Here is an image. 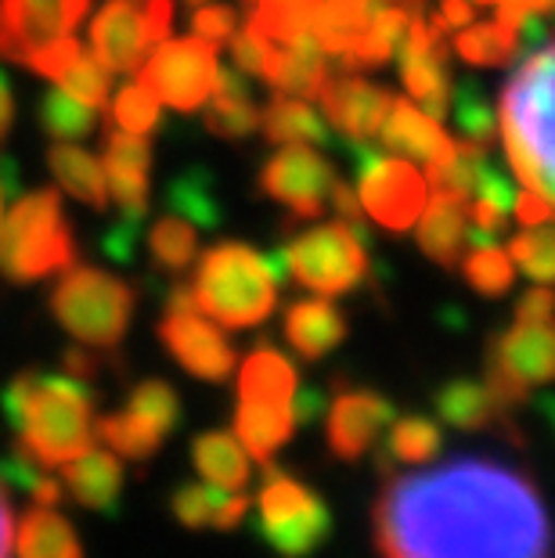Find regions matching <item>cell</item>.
Segmentation results:
<instances>
[{
	"instance_id": "obj_1",
	"label": "cell",
	"mask_w": 555,
	"mask_h": 558,
	"mask_svg": "<svg viewBox=\"0 0 555 558\" xmlns=\"http://www.w3.org/2000/svg\"><path fill=\"white\" fill-rule=\"evenodd\" d=\"M372 526L383 558H552V519L538 483L480 454L389 476Z\"/></svg>"
},
{
	"instance_id": "obj_2",
	"label": "cell",
	"mask_w": 555,
	"mask_h": 558,
	"mask_svg": "<svg viewBox=\"0 0 555 558\" xmlns=\"http://www.w3.org/2000/svg\"><path fill=\"white\" fill-rule=\"evenodd\" d=\"M4 414L19 450L44 469H62L94 444V393L76 375L22 372L4 389Z\"/></svg>"
},
{
	"instance_id": "obj_3",
	"label": "cell",
	"mask_w": 555,
	"mask_h": 558,
	"mask_svg": "<svg viewBox=\"0 0 555 558\" xmlns=\"http://www.w3.org/2000/svg\"><path fill=\"white\" fill-rule=\"evenodd\" d=\"M502 141L512 173L555 213V40L538 44L502 90Z\"/></svg>"
},
{
	"instance_id": "obj_4",
	"label": "cell",
	"mask_w": 555,
	"mask_h": 558,
	"mask_svg": "<svg viewBox=\"0 0 555 558\" xmlns=\"http://www.w3.org/2000/svg\"><path fill=\"white\" fill-rule=\"evenodd\" d=\"M281 256H260L245 242H220L198 256L192 295L195 306L220 328H256L278 306Z\"/></svg>"
},
{
	"instance_id": "obj_5",
	"label": "cell",
	"mask_w": 555,
	"mask_h": 558,
	"mask_svg": "<svg viewBox=\"0 0 555 558\" xmlns=\"http://www.w3.org/2000/svg\"><path fill=\"white\" fill-rule=\"evenodd\" d=\"M76 264L62 198L51 187L15 198L0 231V275L11 284H33Z\"/></svg>"
},
{
	"instance_id": "obj_6",
	"label": "cell",
	"mask_w": 555,
	"mask_h": 558,
	"mask_svg": "<svg viewBox=\"0 0 555 558\" xmlns=\"http://www.w3.org/2000/svg\"><path fill=\"white\" fill-rule=\"evenodd\" d=\"M137 292L98 267H65L51 292V314L69 336L94 350H116L134 320Z\"/></svg>"
},
{
	"instance_id": "obj_7",
	"label": "cell",
	"mask_w": 555,
	"mask_h": 558,
	"mask_svg": "<svg viewBox=\"0 0 555 558\" xmlns=\"http://www.w3.org/2000/svg\"><path fill=\"white\" fill-rule=\"evenodd\" d=\"M281 267L317 295H347L369 281V223H314L278 248Z\"/></svg>"
},
{
	"instance_id": "obj_8",
	"label": "cell",
	"mask_w": 555,
	"mask_h": 558,
	"mask_svg": "<svg viewBox=\"0 0 555 558\" xmlns=\"http://www.w3.org/2000/svg\"><path fill=\"white\" fill-rule=\"evenodd\" d=\"M339 148L347 151L353 181H358V202L364 217L383 223L386 231H408L419 220V213L430 202V184L422 173L400 156H383L372 148V141H342Z\"/></svg>"
},
{
	"instance_id": "obj_9",
	"label": "cell",
	"mask_w": 555,
	"mask_h": 558,
	"mask_svg": "<svg viewBox=\"0 0 555 558\" xmlns=\"http://www.w3.org/2000/svg\"><path fill=\"white\" fill-rule=\"evenodd\" d=\"M267 469V480L256 497V530L281 558H311L333 533V512L311 486L278 469Z\"/></svg>"
},
{
	"instance_id": "obj_10",
	"label": "cell",
	"mask_w": 555,
	"mask_h": 558,
	"mask_svg": "<svg viewBox=\"0 0 555 558\" xmlns=\"http://www.w3.org/2000/svg\"><path fill=\"white\" fill-rule=\"evenodd\" d=\"M491 393L505 408H519L541 386L555 383V317L512 320L487 342V378Z\"/></svg>"
},
{
	"instance_id": "obj_11",
	"label": "cell",
	"mask_w": 555,
	"mask_h": 558,
	"mask_svg": "<svg viewBox=\"0 0 555 558\" xmlns=\"http://www.w3.org/2000/svg\"><path fill=\"white\" fill-rule=\"evenodd\" d=\"M159 342L188 375L203 383H228L234 375V347L220 336L217 320H209L195 306V295L184 281L170 284L167 314L159 320Z\"/></svg>"
},
{
	"instance_id": "obj_12",
	"label": "cell",
	"mask_w": 555,
	"mask_h": 558,
	"mask_svg": "<svg viewBox=\"0 0 555 558\" xmlns=\"http://www.w3.org/2000/svg\"><path fill=\"white\" fill-rule=\"evenodd\" d=\"M141 87H148L159 101L177 112H198L217 83V47L203 37L162 40L156 54L137 69Z\"/></svg>"
},
{
	"instance_id": "obj_13",
	"label": "cell",
	"mask_w": 555,
	"mask_h": 558,
	"mask_svg": "<svg viewBox=\"0 0 555 558\" xmlns=\"http://www.w3.org/2000/svg\"><path fill=\"white\" fill-rule=\"evenodd\" d=\"M260 192L278 202L292 220H317L328 213V195H333L336 170L325 156H317L306 145H281L256 177Z\"/></svg>"
},
{
	"instance_id": "obj_14",
	"label": "cell",
	"mask_w": 555,
	"mask_h": 558,
	"mask_svg": "<svg viewBox=\"0 0 555 558\" xmlns=\"http://www.w3.org/2000/svg\"><path fill=\"white\" fill-rule=\"evenodd\" d=\"M447 26L426 11H411L405 40L397 44L400 80L415 105L433 120H444L451 105V76H447Z\"/></svg>"
},
{
	"instance_id": "obj_15",
	"label": "cell",
	"mask_w": 555,
	"mask_h": 558,
	"mask_svg": "<svg viewBox=\"0 0 555 558\" xmlns=\"http://www.w3.org/2000/svg\"><path fill=\"white\" fill-rule=\"evenodd\" d=\"M94 0H0V58L26 65L37 47L69 37Z\"/></svg>"
},
{
	"instance_id": "obj_16",
	"label": "cell",
	"mask_w": 555,
	"mask_h": 558,
	"mask_svg": "<svg viewBox=\"0 0 555 558\" xmlns=\"http://www.w3.org/2000/svg\"><path fill=\"white\" fill-rule=\"evenodd\" d=\"M397 408L375 389H339L325 414V439L336 461H361L379 444Z\"/></svg>"
},
{
	"instance_id": "obj_17",
	"label": "cell",
	"mask_w": 555,
	"mask_h": 558,
	"mask_svg": "<svg viewBox=\"0 0 555 558\" xmlns=\"http://www.w3.org/2000/svg\"><path fill=\"white\" fill-rule=\"evenodd\" d=\"M325 116L342 134V141H375L383 130V120L394 105V94L379 83L361 80L358 73H328L317 90Z\"/></svg>"
},
{
	"instance_id": "obj_18",
	"label": "cell",
	"mask_w": 555,
	"mask_h": 558,
	"mask_svg": "<svg viewBox=\"0 0 555 558\" xmlns=\"http://www.w3.org/2000/svg\"><path fill=\"white\" fill-rule=\"evenodd\" d=\"M105 156V187L116 202L120 217L141 220L148 217V170H152V145L148 134H130V130L112 126L101 137Z\"/></svg>"
},
{
	"instance_id": "obj_19",
	"label": "cell",
	"mask_w": 555,
	"mask_h": 558,
	"mask_svg": "<svg viewBox=\"0 0 555 558\" xmlns=\"http://www.w3.org/2000/svg\"><path fill=\"white\" fill-rule=\"evenodd\" d=\"M436 414L441 422H447L451 429L462 433H494L505 436L509 444H523V433L516 425V411L505 408V403L491 393L487 383H476V378H451L436 389Z\"/></svg>"
},
{
	"instance_id": "obj_20",
	"label": "cell",
	"mask_w": 555,
	"mask_h": 558,
	"mask_svg": "<svg viewBox=\"0 0 555 558\" xmlns=\"http://www.w3.org/2000/svg\"><path fill=\"white\" fill-rule=\"evenodd\" d=\"M141 4L145 0H109L91 19V51L109 73H137L152 51Z\"/></svg>"
},
{
	"instance_id": "obj_21",
	"label": "cell",
	"mask_w": 555,
	"mask_h": 558,
	"mask_svg": "<svg viewBox=\"0 0 555 558\" xmlns=\"http://www.w3.org/2000/svg\"><path fill=\"white\" fill-rule=\"evenodd\" d=\"M333 73V54L314 40V33H300L292 40H270L264 76L278 94H297V98H317L322 83Z\"/></svg>"
},
{
	"instance_id": "obj_22",
	"label": "cell",
	"mask_w": 555,
	"mask_h": 558,
	"mask_svg": "<svg viewBox=\"0 0 555 558\" xmlns=\"http://www.w3.org/2000/svg\"><path fill=\"white\" fill-rule=\"evenodd\" d=\"M379 141L386 151H394V156L415 159L426 166L451 159V151H455V141L441 130V120H433V116L422 112L415 101H405V98H394V105H389L383 130H379Z\"/></svg>"
},
{
	"instance_id": "obj_23",
	"label": "cell",
	"mask_w": 555,
	"mask_h": 558,
	"mask_svg": "<svg viewBox=\"0 0 555 558\" xmlns=\"http://www.w3.org/2000/svg\"><path fill=\"white\" fill-rule=\"evenodd\" d=\"M62 483L76 505L109 512L123 490V458L112 454L109 447L91 444L62 465Z\"/></svg>"
},
{
	"instance_id": "obj_24",
	"label": "cell",
	"mask_w": 555,
	"mask_h": 558,
	"mask_svg": "<svg viewBox=\"0 0 555 558\" xmlns=\"http://www.w3.org/2000/svg\"><path fill=\"white\" fill-rule=\"evenodd\" d=\"M281 331H286L289 347L297 350V357L314 364L342 347V339H347V317L328 300H292L286 306V317H281Z\"/></svg>"
},
{
	"instance_id": "obj_25",
	"label": "cell",
	"mask_w": 555,
	"mask_h": 558,
	"mask_svg": "<svg viewBox=\"0 0 555 558\" xmlns=\"http://www.w3.org/2000/svg\"><path fill=\"white\" fill-rule=\"evenodd\" d=\"M292 429H297L292 403L239 397L234 436H239V444L245 447V454L256 458V465H270V458L292 439Z\"/></svg>"
},
{
	"instance_id": "obj_26",
	"label": "cell",
	"mask_w": 555,
	"mask_h": 558,
	"mask_svg": "<svg viewBox=\"0 0 555 558\" xmlns=\"http://www.w3.org/2000/svg\"><path fill=\"white\" fill-rule=\"evenodd\" d=\"M419 248L436 267L455 270L462 259L466 234H469V202L451 195H430L426 209L419 213Z\"/></svg>"
},
{
	"instance_id": "obj_27",
	"label": "cell",
	"mask_w": 555,
	"mask_h": 558,
	"mask_svg": "<svg viewBox=\"0 0 555 558\" xmlns=\"http://www.w3.org/2000/svg\"><path fill=\"white\" fill-rule=\"evenodd\" d=\"M206 109V130L217 137L242 141L260 130V109L253 98L250 76H242V69H217L214 94H209Z\"/></svg>"
},
{
	"instance_id": "obj_28",
	"label": "cell",
	"mask_w": 555,
	"mask_h": 558,
	"mask_svg": "<svg viewBox=\"0 0 555 558\" xmlns=\"http://www.w3.org/2000/svg\"><path fill=\"white\" fill-rule=\"evenodd\" d=\"M411 22V11L405 4H379L372 0V11L364 19L361 33L353 37L347 58L339 62V69L347 73H361V69H379L394 58L397 44L405 40V29Z\"/></svg>"
},
{
	"instance_id": "obj_29",
	"label": "cell",
	"mask_w": 555,
	"mask_h": 558,
	"mask_svg": "<svg viewBox=\"0 0 555 558\" xmlns=\"http://www.w3.org/2000/svg\"><path fill=\"white\" fill-rule=\"evenodd\" d=\"M260 130L275 145H317V148H339V137L325 126L322 116L314 112V105L297 94H278L267 101V109L260 112Z\"/></svg>"
},
{
	"instance_id": "obj_30",
	"label": "cell",
	"mask_w": 555,
	"mask_h": 558,
	"mask_svg": "<svg viewBox=\"0 0 555 558\" xmlns=\"http://www.w3.org/2000/svg\"><path fill=\"white\" fill-rule=\"evenodd\" d=\"M15 548L19 558H84L73 522L58 512V505H40V501H33L29 512L22 515Z\"/></svg>"
},
{
	"instance_id": "obj_31",
	"label": "cell",
	"mask_w": 555,
	"mask_h": 558,
	"mask_svg": "<svg viewBox=\"0 0 555 558\" xmlns=\"http://www.w3.org/2000/svg\"><path fill=\"white\" fill-rule=\"evenodd\" d=\"M192 461L198 476L220 490H245L253 480V465L234 433H203L192 444Z\"/></svg>"
},
{
	"instance_id": "obj_32",
	"label": "cell",
	"mask_w": 555,
	"mask_h": 558,
	"mask_svg": "<svg viewBox=\"0 0 555 558\" xmlns=\"http://www.w3.org/2000/svg\"><path fill=\"white\" fill-rule=\"evenodd\" d=\"M383 436H386V444H383L379 465L386 472L394 465H405V469L430 465V461L441 458V450H444L441 425L422 418V414H405V418H394L386 425Z\"/></svg>"
},
{
	"instance_id": "obj_33",
	"label": "cell",
	"mask_w": 555,
	"mask_h": 558,
	"mask_svg": "<svg viewBox=\"0 0 555 558\" xmlns=\"http://www.w3.org/2000/svg\"><path fill=\"white\" fill-rule=\"evenodd\" d=\"M47 166H51L55 181L62 184V192L87 202L91 209H109V187H105L101 162L91 151L76 145H55L47 151Z\"/></svg>"
},
{
	"instance_id": "obj_34",
	"label": "cell",
	"mask_w": 555,
	"mask_h": 558,
	"mask_svg": "<svg viewBox=\"0 0 555 558\" xmlns=\"http://www.w3.org/2000/svg\"><path fill=\"white\" fill-rule=\"evenodd\" d=\"M239 397H256V400H281L292 403L297 400V367L278 353L275 347H256L250 357H245L242 372H239Z\"/></svg>"
},
{
	"instance_id": "obj_35",
	"label": "cell",
	"mask_w": 555,
	"mask_h": 558,
	"mask_svg": "<svg viewBox=\"0 0 555 558\" xmlns=\"http://www.w3.org/2000/svg\"><path fill=\"white\" fill-rule=\"evenodd\" d=\"M94 439H98L101 447H109L112 454H120L123 461H148V458H156V450L162 447L167 436L152 422L141 418L137 411L123 408L94 422Z\"/></svg>"
},
{
	"instance_id": "obj_36",
	"label": "cell",
	"mask_w": 555,
	"mask_h": 558,
	"mask_svg": "<svg viewBox=\"0 0 555 558\" xmlns=\"http://www.w3.org/2000/svg\"><path fill=\"white\" fill-rule=\"evenodd\" d=\"M451 47L458 58H466L469 65H505L519 54V22L512 19H494V22H480V26H469L462 33H455Z\"/></svg>"
},
{
	"instance_id": "obj_37",
	"label": "cell",
	"mask_w": 555,
	"mask_h": 558,
	"mask_svg": "<svg viewBox=\"0 0 555 558\" xmlns=\"http://www.w3.org/2000/svg\"><path fill=\"white\" fill-rule=\"evenodd\" d=\"M167 213H177L188 223H198V228H217L220 223V198L214 187V177L203 166H192L181 177H173L167 187Z\"/></svg>"
},
{
	"instance_id": "obj_38",
	"label": "cell",
	"mask_w": 555,
	"mask_h": 558,
	"mask_svg": "<svg viewBox=\"0 0 555 558\" xmlns=\"http://www.w3.org/2000/svg\"><path fill=\"white\" fill-rule=\"evenodd\" d=\"M148 253L162 275H184L198 256V231L177 213H167L162 220H156V228L148 234Z\"/></svg>"
},
{
	"instance_id": "obj_39",
	"label": "cell",
	"mask_w": 555,
	"mask_h": 558,
	"mask_svg": "<svg viewBox=\"0 0 555 558\" xmlns=\"http://www.w3.org/2000/svg\"><path fill=\"white\" fill-rule=\"evenodd\" d=\"M37 123L55 141H84L98 123V109H91L69 90H47L37 105Z\"/></svg>"
},
{
	"instance_id": "obj_40",
	"label": "cell",
	"mask_w": 555,
	"mask_h": 558,
	"mask_svg": "<svg viewBox=\"0 0 555 558\" xmlns=\"http://www.w3.org/2000/svg\"><path fill=\"white\" fill-rule=\"evenodd\" d=\"M472 253L466 259H458L462 264V278L476 289L480 295H487V300H494V295H505L512 289L516 281V264L509 253H502L498 245L487 242V245H469Z\"/></svg>"
},
{
	"instance_id": "obj_41",
	"label": "cell",
	"mask_w": 555,
	"mask_h": 558,
	"mask_svg": "<svg viewBox=\"0 0 555 558\" xmlns=\"http://www.w3.org/2000/svg\"><path fill=\"white\" fill-rule=\"evenodd\" d=\"M447 116L458 123V134L476 145H491L494 141V112L487 101V90L476 80H462L458 87H451V105Z\"/></svg>"
},
{
	"instance_id": "obj_42",
	"label": "cell",
	"mask_w": 555,
	"mask_h": 558,
	"mask_svg": "<svg viewBox=\"0 0 555 558\" xmlns=\"http://www.w3.org/2000/svg\"><path fill=\"white\" fill-rule=\"evenodd\" d=\"M512 264L538 284H555V223H530L509 245Z\"/></svg>"
},
{
	"instance_id": "obj_43",
	"label": "cell",
	"mask_w": 555,
	"mask_h": 558,
	"mask_svg": "<svg viewBox=\"0 0 555 558\" xmlns=\"http://www.w3.org/2000/svg\"><path fill=\"white\" fill-rule=\"evenodd\" d=\"M126 408L156 425L162 436H170L177 429V422H181V397H177V389L170 383H162V378H145V383L130 393Z\"/></svg>"
},
{
	"instance_id": "obj_44",
	"label": "cell",
	"mask_w": 555,
	"mask_h": 558,
	"mask_svg": "<svg viewBox=\"0 0 555 558\" xmlns=\"http://www.w3.org/2000/svg\"><path fill=\"white\" fill-rule=\"evenodd\" d=\"M105 109H109V123L130 130V134H152L159 126V98L141 83H126Z\"/></svg>"
},
{
	"instance_id": "obj_45",
	"label": "cell",
	"mask_w": 555,
	"mask_h": 558,
	"mask_svg": "<svg viewBox=\"0 0 555 558\" xmlns=\"http://www.w3.org/2000/svg\"><path fill=\"white\" fill-rule=\"evenodd\" d=\"M58 83H62L73 98L91 105V109H105V105H109V69L87 51H80V58L58 76Z\"/></svg>"
},
{
	"instance_id": "obj_46",
	"label": "cell",
	"mask_w": 555,
	"mask_h": 558,
	"mask_svg": "<svg viewBox=\"0 0 555 558\" xmlns=\"http://www.w3.org/2000/svg\"><path fill=\"white\" fill-rule=\"evenodd\" d=\"M224 494L228 490H220L214 483H184V486H177L170 508L188 530H203V526H214V515H217V505L224 501Z\"/></svg>"
},
{
	"instance_id": "obj_47",
	"label": "cell",
	"mask_w": 555,
	"mask_h": 558,
	"mask_svg": "<svg viewBox=\"0 0 555 558\" xmlns=\"http://www.w3.org/2000/svg\"><path fill=\"white\" fill-rule=\"evenodd\" d=\"M80 51H84V47H80V40H73V37H58V40H51V44L37 47V51H33V54L26 58V65L33 69V73L47 76V80H58L69 65L76 62Z\"/></svg>"
},
{
	"instance_id": "obj_48",
	"label": "cell",
	"mask_w": 555,
	"mask_h": 558,
	"mask_svg": "<svg viewBox=\"0 0 555 558\" xmlns=\"http://www.w3.org/2000/svg\"><path fill=\"white\" fill-rule=\"evenodd\" d=\"M234 8L228 4H198L192 11V33L195 37H203L209 44H228L231 40V33H234Z\"/></svg>"
},
{
	"instance_id": "obj_49",
	"label": "cell",
	"mask_w": 555,
	"mask_h": 558,
	"mask_svg": "<svg viewBox=\"0 0 555 558\" xmlns=\"http://www.w3.org/2000/svg\"><path fill=\"white\" fill-rule=\"evenodd\" d=\"M137 242H141V220H126L120 217L109 231L101 234V253L116 259V264H134L137 256Z\"/></svg>"
},
{
	"instance_id": "obj_50",
	"label": "cell",
	"mask_w": 555,
	"mask_h": 558,
	"mask_svg": "<svg viewBox=\"0 0 555 558\" xmlns=\"http://www.w3.org/2000/svg\"><path fill=\"white\" fill-rule=\"evenodd\" d=\"M267 51H270V40H264L250 26L242 33H231V58H234V69H242V73H250V76L264 73Z\"/></svg>"
},
{
	"instance_id": "obj_51",
	"label": "cell",
	"mask_w": 555,
	"mask_h": 558,
	"mask_svg": "<svg viewBox=\"0 0 555 558\" xmlns=\"http://www.w3.org/2000/svg\"><path fill=\"white\" fill-rule=\"evenodd\" d=\"M141 15H145L148 44L159 47L173 29V0H145V4H141Z\"/></svg>"
},
{
	"instance_id": "obj_52",
	"label": "cell",
	"mask_w": 555,
	"mask_h": 558,
	"mask_svg": "<svg viewBox=\"0 0 555 558\" xmlns=\"http://www.w3.org/2000/svg\"><path fill=\"white\" fill-rule=\"evenodd\" d=\"M555 317V292L548 284H534L516 300V320H541Z\"/></svg>"
},
{
	"instance_id": "obj_53",
	"label": "cell",
	"mask_w": 555,
	"mask_h": 558,
	"mask_svg": "<svg viewBox=\"0 0 555 558\" xmlns=\"http://www.w3.org/2000/svg\"><path fill=\"white\" fill-rule=\"evenodd\" d=\"M436 19H441L447 26V33H451V29H466L469 22L476 19V11H472V0H441Z\"/></svg>"
},
{
	"instance_id": "obj_54",
	"label": "cell",
	"mask_w": 555,
	"mask_h": 558,
	"mask_svg": "<svg viewBox=\"0 0 555 558\" xmlns=\"http://www.w3.org/2000/svg\"><path fill=\"white\" fill-rule=\"evenodd\" d=\"M11 548H15V519H11L8 494L0 486V558H11Z\"/></svg>"
},
{
	"instance_id": "obj_55",
	"label": "cell",
	"mask_w": 555,
	"mask_h": 558,
	"mask_svg": "<svg viewBox=\"0 0 555 558\" xmlns=\"http://www.w3.org/2000/svg\"><path fill=\"white\" fill-rule=\"evenodd\" d=\"M62 367H65V375H76V378H94V375H98V361H94L91 353L76 350V347L65 350Z\"/></svg>"
},
{
	"instance_id": "obj_56",
	"label": "cell",
	"mask_w": 555,
	"mask_h": 558,
	"mask_svg": "<svg viewBox=\"0 0 555 558\" xmlns=\"http://www.w3.org/2000/svg\"><path fill=\"white\" fill-rule=\"evenodd\" d=\"M11 123H15V94H11L8 76L0 73V141L8 137Z\"/></svg>"
},
{
	"instance_id": "obj_57",
	"label": "cell",
	"mask_w": 555,
	"mask_h": 558,
	"mask_svg": "<svg viewBox=\"0 0 555 558\" xmlns=\"http://www.w3.org/2000/svg\"><path fill=\"white\" fill-rule=\"evenodd\" d=\"M408 11H426V0H400Z\"/></svg>"
},
{
	"instance_id": "obj_58",
	"label": "cell",
	"mask_w": 555,
	"mask_h": 558,
	"mask_svg": "<svg viewBox=\"0 0 555 558\" xmlns=\"http://www.w3.org/2000/svg\"><path fill=\"white\" fill-rule=\"evenodd\" d=\"M184 4H188V8H192V11H195L198 4H209V0H184Z\"/></svg>"
},
{
	"instance_id": "obj_59",
	"label": "cell",
	"mask_w": 555,
	"mask_h": 558,
	"mask_svg": "<svg viewBox=\"0 0 555 558\" xmlns=\"http://www.w3.org/2000/svg\"><path fill=\"white\" fill-rule=\"evenodd\" d=\"M239 4H242V8H245V11H250V8H253V4H256V0H239Z\"/></svg>"
},
{
	"instance_id": "obj_60",
	"label": "cell",
	"mask_w": 555,
	"mask_h": 558,
	"mask_svg": "<svg viewBox=\"0 0 555 558\" xmlns=\"http://www.w3.org/2000/svg\"><path fill=\"white\" fill-rule=\"evenodd\" d=\"M0 202H4V192H0Z\"/></svg>"
}]
</instances>
